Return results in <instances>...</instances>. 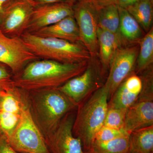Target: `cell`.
I'll list each match as a JSON object with an SVG mask.
<instances>
[{
    "mask_svg": "<svg viewBox=\"0 0 153 153\" xmlns=\"http://www.w3.org/2000/svg\"><path fill=\"white\" fill-rule=\"evenodd\" d=\"M89 61L65 63L43 59L28 63L13 79L14 87L24 91L57 88L84 71Z\"/></svg>",
    "mask_w": 153,
    "mask_h": 153,
    "instance_id": "obj_1",
    "label": "cell"
},
{
    "mask_svg": "<svg viewBox=\"0 0 153 153\" xmlns=\"http://www.w3.org/2000/svg\"><path fill=\"white\" fill-rule=\"evenodd\" d=\"M29 92L27 98L30 112L44 136L54 131L65 116L77 108L57 88Z\"/></svg>",
    "mask_w": 153,
    "mask_h": 153,
    "instance_id": "obj_2",
    "label": "cell"
},
{
    "mask_svg": "<svg viewBox=\"0 0 153 153\" xmlns=\"http://www.w3.org/2000/svg\"><path fill=\"white\" fill-rule=\"evenodd\" d=\"M108 100V92L102 85L77 107L72 131L81 141L83 151L92 143L104 124Z\"/></svg>",
    "mask_w": 153,
    "mask_h": 153,
    "instance_id": "obj_3",
    "label": "cell"
},
{
    "mask_svg": "<svg viewBox=\"0 0 153 153\" xmlns=\"http://www.w3.org/2000/svg\"><path fill=\"white\" fill-rule=\"evenodd\" d=\"M23 42L37 57L65 63L88 61L91 55L81 43L52 38H45L26 32L20 36Z\"/></svg>",
    "mask_w": 153,
    "mask_h": 153,
    "instance_id": "obj_4",
    "label": "cell"
},
{
    "mask_svg": "<svg viewBox=\"0 0 153 153\" xmlns=\"http://www.w3.org/2000/svg\"><path fill=\"white\" fill-rule=\"evenodd\" d=\"M14 149L22 153H51L33 120L27 97L24 95L20 120L11 137L7 139Z\"/></svg>",
    "mask_w": 153,
    "mask_h": 153,
    "instance_id": "obj_5",
    "label": "cell"
},
{
    "mask_svg": "<svg viewBox=\"0 0 153 153\" xmlns=\"http://www.w3.org/2000/svg\"><path fill=\"white\" fill-rule=\"evenodd\" d=\"M96 57L91 58L82 73L57 88L77 106L104 84L102 79L104 73Z\"/></svg>",
    "mask_w": 153,
    "mask_h": 153,
    "instance_id": "obj_6",
    "label": "cell"
},
{
    "mask_svg": "<svg viewBox=\"0 0 153 153\" xmlns=\"http://www.w3.org/2000/svg\"><path fill=\"white\" fill-rule=\"evenodd\" d=\"M74 10L80 42L91 57H97L99 55L97 8L90 0H78L74 4Z\"/></svg>",
    "mask_w": 153,
    "mask_h": 153,
    "instance_id": "obj_7",
    "label": "cell"
},
{
    "mask_svg": "<svg viewBox=\"0 0 153 153\" xmlns=\"http://www.w3.org/2000/svg\"><path fill=\"white\" fill-rule=\"evenodd\" d=\"M139 50V44L119 47L109 65V72L103 86L108 92V99L124 79L134 72Z\"/></svg>",
    "mask_w": 153,
    "mask_h": 153,
    "instance_id": "obj_8",
    "label": "cell"
},
{
    "mask_svg": "<svg viewBox=\"0 0 153 153\" xmlns=\"http://www.w3.org/2000/svg\"><path fill=\"white\" fill-rule=\"evenodd\" d=\"M30 0H11L3 7L0 25L11 37L21 36L27 29L34 7Z\"/></svg>",
    "mask_w": 153,
    "mask_h": 153,
    "instance_id": "obj_9",
    "label": "cell"
},
{
    "mask_svg": "<svg viewBox=\"0 0 153 153\" xmlns=\"http://www.w3.org/2000/svg\"><path fill=\"white\" fill-rule=\"evenodd\" d=\"M38 58L26 46L21 37H9L0 30V63L18 74L26 64Z\"/></svg>",
    "mask_w": 153,
    "mask_h": 153,
    "instance_id": "obj_10",
    "label": "cell"
},
{
    "mask_svg": "<svg viewBox=\"0 0 153 153\" xmlns=\"http://www.w3.org/2000/svg\"><path fill=\"white\" fill-rule=\"evenodd\" d=\"M72 112L63 117L54 131L44 136L51 153H85L81 141L73 135L75 116Z\"/></svg>",
    "mask_w": 153,
    "mask_h": 153,
    "instance_id": "obj_11",
    "label": "cell"
},
{
    "mask_svg": "<svg viewBox=\"0 0 153 153\" xmlns=\"http://www.w3.org/2000/svg\"><path fill=\"white\" fill-rule=\"evenodd\" d=\"M73 3H55L35 6L27 27V32L33 33L54 25L70 16H74Z\"/></svg>",
    "mask_w": 153,
    "mask_h": 153,
    "instance_id": "obj_12",
    "label": "cell"
},
{
    "mask_svg": "<svg viewBox=\"0 0 153 153\" xmlns=\"http://www.w3.org/2000/svg\"><path fill=\"white\" fill-rule=\"evenodd\" d=\"M153 126V97L139 96L127 110L123 129L131 133Z\"/></svg>",
    "mask_w": 153,
    "mask_h": 153,
    "instance_id": "obj_13",
    "label": "cell"
},
{
    "mask_svg": "<svg viewBox=\"0 0 153 153\" xmlns=\"http://www.w3.org/2000/svg\"><path fill=\"white\" fill-rule=\"evenodd\" d=\"M142 86L141 77L133 72L117 87L108 105L127 110L137 101Z\"/></svg>",
    "mask_w": 153,
    "mask_h": 153,
    "instance_id": "obj_14",
    "label": "cell"
},
{
    "mask_svg": "<svg viewBox=\"0 0 153 153\" xmlns=\"http://www.w3.org/2000/svg\"><path fill=\"white\" fill-rule=\"evenodd\" d=\"M30 33L40 37L57 38L71 43H81L79 29L74 16L66 17L54 25Z\"/></svg>",
    "mask_w": 153,
    "mask_h": 153,
    "instance_id": "obj_15",
    "label": "cell"
},
{
    "mask_svg": "<svg viewBox=\"0 0 153 153\" xmlns=\"http://www.w3.org/2000/svg\"><path fill=\"white\" fill-rule=\"evenodd\" d=\"M118 7L119 37L122 46L139 44L146 33L136 20L124 8Z\"/></svg>",
    "mask_w": 153,
    "mask_h": 153,
    "instance_id": "obj_16",
    "label": "cell"
},
{
    "mask_svg": "<svg viewBox=\"0 0 153 153\" xmlns=\"http://www.w3.org/2000/svg\"><path fill=\"white\" fill-rule=\"evenodd\" d=\"M99 55L104 74L117 49L121 47L117 37L109 31L98 27L97 30Z\"/></svg>",
    "mask_w": 153,
    "mask_h": 153,
    "instance_id": "obj_17",
    "label": "cell"
},
{
    "mask_svg": "<svg viewBox=\"0 0 153 153\" xmlns=\"http://www.w3.org/2000/svg\"><path fill=\"white\" fill-rule=\"evenodd\" d=\"M139 50L135 67L136 74H140L151 67L153 63V27L139 42Z\"/></svg>",
    "mask_w": 153,
    "mask_h": 153,
    "instance_id": "obj_18",
    "label": "cell"
},
{
    "mask_svg": "<svg viewBox=\"0 0 153 153\" xmlns=\"http://www.w3.org/2000/svg\"><path fill=\"white\" fill-rule=\"evenodd\" d=\"M96 7L98 27L114 34L121 45L119 37L120 16L117 6L110 4Z\"/></svg>",
    "mask_w": 153,
    "mask_h": 153,
    "instance_id": "obj_19",
    "label": "cell"
},
{
    "mask_svg": "<svg viewBox=\"0 0 153 153\" xmlns=\"http://www.w3.org/2000/svg\"><path fill=\"white\" fill-rule=\"evenodd\" d=\"M128 153H153V126L131 133Z\"/></svg>",
    "mask_w": 153,
    "mask_h": 153,
    "instance_id": "obj_20",
    "label": "cell"
},
{
    "mask_svg": "<svg viewBox=\"0 0 153 153\" xmlns=\"http://www.w3.org/2000/svg\"><path fill=\"white\" fill-rule=\"evenodd\" d=\"M153 5L150 0H139L125 8L136 20L146 33L153 27Z\"/></svg>",
    "mask_w": 153,
    "mask_h": 153,
    "instance_id": "obj_21",
    "label": "cell"
},
{
    "mask_svg": "<svg viewBox=\"0 0 153 153\" xmlns=\"http://www.w3.org/2000/svg\"><path fill=\"white\" fill-rule=\"evenodd\" d=\"M130 134L126 133L108 141L94 142L83 151L85 153H128Z\"/></svg>",
    "mask_w": 153,
    "mask_h": 153,
    "instance_id": "obj_22",
    "label": "cell"
},
{
    "mask_svg": "<svg viewBox=\"0 0 153 153\" xmlns=\"http://www.w3.org/2000/svg\"><path fill=\"white\" fill-rule=\"evenodd\" d=\"M126 111L108 105L103 126L116 129H123Z\"/></svg>",
    "mask_w": 153,
    "mask_h": 153,
    "instance_id": "obj_23",
    "label": "cell"
},
{
    "mask_svg": "<svg viewBox=\"0 0 153 153\" xmlns=\"http://www.w3.org/2000/svg\"><path fill=\"white\" fill-rule=\"evenodd\" d=\"M20 114L0 111V131L8 139L20 120Z\"/></svg>",
    "mask_w": 153,
    "mask_h": 153,
    "instance_id": "obj_24",
    "label": "cell"
},
{
    "mask_svg": "<svg viewBox=\"0 0 153 153\" xmlns=\"http://www.w3.org/2000/svg\"><path fill=\"white\" fill-rule=\"evenodd\" d=\"M126 133L128 132L123 129H116L103 126L96 134L93 142L108 141L121 136Z\"/></svg>",
    "mask_w": 153,
    "mask_h": 153,
    "instance_id": "obj_25",
    "label": "cell"
},
{
    "mask_svg": "<svg viewBox=\"0 0 153 153\" xmlns=\"http://www.w3.org/2000/svg\"><path fill=\"white\" fill-rule=\"evenodd\" d=\"M14 87L11 74L5 66L0 63V90L7 91Z\"/></svg>",
    "mask_w": 153,
    "mask_h": 153,
    "instance_id": "obj_26",
    "label": "cell"
},
{
    "mask_svg": "<svg viewBox=\"0 0 153 153\" xmlns=\"http://www.w3.org/2000/svg\"><path fill=\"white\" fill-rule=\"evenodd\" d=\"M96 7L113 4L126 8L136 3L139 0H90Z\"/></svg>",
    "mask_w": 153,
    "mask_h": 153,
    "instance_id": "obj_27",
    "label": "cell"
},
{
    "mask_svg": "<svg viewBox=\"0 0 153 153\" xmlns=\"http://www.w3.org/2000/svg\"><path fill=\"white\" fill-rule=\"evenodd\" d=\"M0 153H22L12 147L6 137L0 131Z\"/></svg>",
    "mask_w": 153,
    "mask_h": 153,
    "instance_id": "obj_28",
    "label": "cell"
},
{
    "mask_svg": "<svg viewBox=\"0 0 153 153\" xmlns=\"http://www.w3.org/2000/svg\"><path fill=\"white\" fill-rule=\"evenodd\" d=\"M35 6L45 4L55 3H73L76 4L78 0H30Z\"/></svg>",
    "mask_w": 153,
    "mask_h": 153,
    "instance_id": "obj_29",
    "label": "cell"
},
{
    "mask_svg": "<svg viewBox=\"0 0 153 153\" xmlns=\"http://www.w3.org/2000/svg\"><path fill=\"white\" fill-rule=\"evenodd\" d=\"M11 0H0V22H1V16L2 12L3 7L7 3L9 2Z\"/></svg>",
    "mask_w": 153,
    "mask_h": 153,
    "instance_id": "obj_30",
    "label": "cell"
},
{
    "mask_svg": "<svg viewBox=\"0 0 153 153\" xmlns=\"http://www.w3.org/2000/svg\"><path fill=\"white\" fill-rule=\"evenodd\" d=\"M5 91L0 90V105H1V102L3 96L4 95Z\"/></svg>",
    "mask_w": 153,
    "mask_h": 153,
    "instance_id": "obj_31",
    "label": "cell"
},
{
    "mask_svg": "<svg viewBox=\"0 0 153 153\" xmlns=\"http://www.w3.org/2000/svg\"><path fill=\"white\" fill-rule=\"evenodd\" d=\"M150 1H151L153 3V0H150Z\"/></svg>",
    "mask_w": 153,
    "mask_h": 153,
    "instance_id": "obj_32",
    "label": "cell"
}]
</instances>
